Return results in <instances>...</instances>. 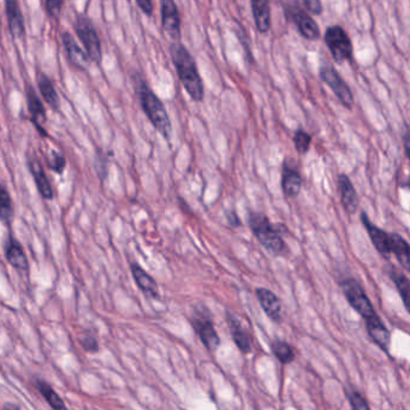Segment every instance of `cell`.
<instances>
[{"label": "cell", "instance_id": "obj_28", "mask_svg": "<svg viewBox=\"0 0 410 410\" xmlns=\"http://www.w3.org/2000/svg\"><path fill=\"white\" fill-rule=\"evenodd\" d=\"M37 390H39V392L42 393V397L45 398L46 402H47L53 409H65V408H66L64 402L62 401V398H60V397L55 393V390L51 388L50 385L45 383L44 380H37Z\"/></svg>", "mask_w": 410, "mask_h": 410}, {"label": "cell", "instance_id": "obj_24", "mask_svg": "<svg viewBox=\"0 0 410 410\" xmlns=\"http://www.w3.org/2000/svg\"><path fill=\"white\" fill-rule=\"evenodd\" d=\"M5 256L10 264L14 266L15 269L19 271H24L28 272L29 269V264H28V259L24 251H23L22 247L19 242L15 241L14 238H10L8 244H6V249H5Z\"/></svg>", "mask_w": 410, "mask_h": 410}, {"label": "cell", "instance_id": "obj_32", "mask_svg": "<svg viewBox=\"0 0 410 410\" xmlns=\"http://www.w3.org/2000/svg\"><path fill=\"white\" fill-rule=\"evenodd\" d=\"M47 164L52 171L57 173H62L64 171L65 166H66V160H65L64 155L60 154L58 152L52 151L48 155L47 159Z\"/></svg>", "mask_w": 410, "mask_h": 410}, {"label": "cell", "instance_id": "obj_8", "mask_svg": "<svg viewBox=\"0 0 410 410\" xmlns=\"http://www.w3.org/2000/svg\"><path fill=\"white\" fill-rule=\"evenodd\" d=\"M192 326L207 350L213 351L220 346V338L215 331L213 321L207 313L197 312L192 318Z\"/></svg>", "mask_w": 410, "mask_h": 410}, {"label": "cell", "instance_id": "obj_20", "mask_svg": "<svg viewBox=\"0 0 410 410\" xmlns=\"http://www.w3.org/2000/svg\"><path fill=\"white\" fill-rule=\"evenodd\" d=\"M282 189L287 197H296L302 189V177L296 168L284 163L282 172Z\"/></svg>", "mask_w": 410, "mask_h": 410}, {"label": "cell", "instance_id": "obj_13", "mask_svg": "<svg viewBox=\"0 0 410 410\" xmlns=\"http://www.w3.org/2000/svg\"><path fill=\"white\" fill-rule=\"evenodd\" d=\"M287 14L289 19L295 23L302 37L310 42H314L319 39V26L307 11L300 8H292V9H287Z\"/></svg>", "mask_w": 410, "mask_h": 410}, {"label": "cell", "instance_id": "obj_26", "mask_svg": "<svg viewBox=\"0 0 410 410\" xmlns=\"http://www.w3.org/2000/svg\"><path fill=\"white\" fill-rule=\"evenodd\" d=\"M389 274H390V278H391L392 282L395 283L397 290L401 295L402 301H403L406 310H409V301H408V298H409V279H408L406 274L402 272L401 269H397L396 266H393V265L390 266Z\"/></svg>", "mask_w": 410, "mask_h": 410}, {"label": "cell", "instance_id": "obj_14", "mask_svg": "<svg viewBox=\"0 0 410 410\" xmlns=\"http://www.w3.org/2000/svg\"><path fill=\"white\" fill-rule=\"evenodd\" d=\"M5 15L8 19L9 32L15 40H22L26 37V23L19 0H4Z\"/></svg>", "mask_w": 410, "mask_h": 410}, {"label": "cell", "instance_id": "obj_6", "mask_svg": "<svg viewBox=\"0 0 410 410\" xmlns=\"http://www.w3.org/2000/svg\"><path fill=\"white\" fill-rule=\"evenodd\" d=\"M325 42L336 63L351 60L354 55L353 42L341 26H331L325 32Z\"/></svg>", "mask_w": 410, "mask_h": 410}, {"label": "cell", "instance_id": "obj_17", "mask_svg": "<svg viewBox=\"0 0 410 410\" xmlns=\"http://www.w3.org/2000/svg\"><path fill=\"white\" fill-rule=\"evenodd\" d=\"M226 321H228L231 337H233V342L238 346V349L243 354L251 353V338H249V335L247 332L246 328H243V325L241 324V321H240L238 317L233 314L231 312H226Z\"/></svg>", "mask_w": 410, "mask_h": 410}, {"label": "cell", "instance_id": "obj_4", "mask_svg": "<svg viewBox=\"0 0 410 410\" xmlns=\"http://www.w3.org/2000/svg\"><path fill=\"white\" fill-rule=\"evenodd\" d=\"M73 28H75V33L78 35V40L82 44L83 48L86 51L89 60L94 64L101 65L102 47H101L100 37L98 34L96 24L93 23L91 17L87 16L86 14L76 15Z\"/></svg>", "mask_w": 410, "mask_h": 410}, {"label": "cell", "instance_id": "obj_27", "mask_svg": "<svg viewBox=\"0 0 410 410\" xmlns=\"http://www.w3.org/2000/svg\"><path fill=\"white\" fill-rule=\"evenodd\" d=\"M271 350L283 365H289L295 360V353L292 350V346L285 341L274 339V342L271 343Z\"/></svg>", "mask_w": 410, "mask_h": 410}, {"label": "cell", "instance_id": "obj_3", "mask_svg": "<svg viewBox=\"0 0 410 410\" xmlns=\"http://www.w3.org/2000/svg\"><path fill=\"white\" fill-rule=\"evenodd\" d=\"M249 226L261 246L271 254L284 256L287 253V244L279 233V229L276 228V225L271 223L266 215L259 212H251L249 215Z\"/></svg>", "mask_w": 410, "mask_h": 410}, {"label": "cell", "instance_id": "obj_5", "mask_svg": "<svg viewBox=\"0 0 410 410\" xmlns=\"http://www.w3.org/2000/svg\"><path fill=\"white\" fill-rule=\"evenodd\" d=\"M341 289L346 296V301L359 314L365 319H372L377 314L372 302L369 301L362 285L354 278L343 279L341 282Z\"/></svg>", "mask_w": 410, "mask_h": 410}, {"label": "cell", "instance_id": "obj_10", "mask_svg": "<svg viewBox=\"0 0 410 410\" xmlns=\"http://www.w3.org/2000/svg\"><path fill=\"white\" fill-rule=\"evenodd\" d=\"M26 102H27L28 112L30 114V122L34 124L37 132L42 134V136H48V134L44 128V124L47 122V112L45 106L37 94V89L32 84H27L26 87Z\"/></svg>", "mask_w": 410, "mask_h": 410}, {"label": "cell", "instance_id": "obj_37", "mask_svg": "<svg viewBox=\"0 0 410 410\" xmlns=\"http://www.w3.org/2000/svg\"><path fill=\"white\" fill-rule=\"evenodd\" d=\"M226 219H228V223L233 228H238V226L241 225V220L238 218V213L235 211H229V212H226Z\"/></svg>", "mask_w": 410, "mask_h": 410}, {"label": "cell", "instance_id": "obj_34", "mask_svg": "<svg viewBox=\"0 0 410 410\" xmlns=\"http://www.w3.org/2000/svg\"><path fill=\"white\" fill-rule=\"evenodd\" d=\"M303 4L305 10L312 15H320L323 12L321 0H303Z\"/></svg>", "mask_w": 410, "mask_h": 410}, {"label": "cell", "instance_id": "obj_1", "mask_svg": "<svg viewBox=\"0 0 410 410\" xmlns=\"http://www.w3.org/2000/svg\"><path fill=\"white\" fill-rule=\"evenodd\" d=\"M132 82L143 114H146L155 130L160 132L166 141H170L172 136V125L163 101L152 91L151 87L148 86L141 75L135 73L132 76Z\"/></svg>", "mask_w": 410, "mask_h": 410}, {"label": "cell", "instance_id": "obj_23", "mask_svg": "<svg viewBox=\"0 0 410 410\" xmlns=\"http://www.w3.org/2000/svg\"><path fill=\"white\" fill-rule=\"evenodd\" d=\"M29 170L33 175V178L35 181L37 189L42 194V197L46 200H51L53 197V192H52V187H51L50 181L46 176L45 170L42 168V163L37 159V158H32L29 160Z\"/></svg>", "mask_w": 410, "mask_h": 410}, {"label": "cell", "instance_id": "obj_30", "mask_svg": "<svg viewBox=\"0 0 410 410\" xmlns=\"http://www.w3.org/2000/svg\"><path fill=\"white\" fill-rule=\"evenodd\" d=\"M312 136L303 129H298L294 135V145L298 154H305L310 151Z\"/></svg>", "mask_w": 410, "mask_h": 410}, {"label": "cell", "instance_id": "obj_9", "mask_svg": "<svg viewBox=\"0 0 410 410\" xmlns=\"http://www.w3.org/2000/svg\"><path fill=\"white\" fill-rule=\"evenodd\" d=\"M161 26L173 42H181V16L175 0H160Z\"/></svg>", "mask_w": 410, "mask_h": 410}, {"label": "cell", "instance_id": "obj_35", "mask_svg": "<svg viewBox=\"0 0 410 410\" xmlns=\"http://www.w3.org/2000/svg\"><path fill=\"white\" fill-rule=\"evenodd\" d=\"M81 344L84 348V350L89 351V353H96L99 349L96 338L91 337V336H87L86 338L81 339Z\"/></svg>", "mask_w": 410, "mask_h": 410}, {"label": "cell", "instance_id": "obj_19", "mask_svg": "<svg viewBox=\"0 0 410 410\" xmlns=\"http://www.w3.org/2000/svg\"><path fill=\"white\" fill-rule=\"evenodd\" d=\"M338 187H339L341 200H342L344 210L350 215L355 213L357 208H359L360 201H359V196H357V193H356L353 183H351L350 178L348 177L344 173L339 175Z\"/></svg>", "mask_w": 410, "mask_h": 410}, {"label": "cell", "instance_id": "obj_21", "mask_svg": "<svg viewBox=\"0 0 410 410\" xmlns=\"http://www.w3.org/2000/svg\"><path fill=\"white\" fill-rule=\"evenodd\" d=\"M132 274L137 287L147 296L159 298V287L154 279L137 264L132 265Z\"/></svg>", "mask_w": 410, "mask_h": 410}, {"label": "cell", "instance_id": "obj_33", "mask_svg": "<svg viewBox=\"0 0 410 410\" xmlns=\"http://www.w3.org/2000/svg\"><path fill=\"white\" fill-rule=\"evenodd\" d=\"M64 0H45V9L51 19H60Z\"/></svg>", "mask_w": 410, "mask_h": 410}, {"label": "cell", "instance_id": "obj_31", "mask_svg": "<svg viewBox=\"0 0 410 410\" xmlns=\"http://www.w3.org/2000/svg\"><path fill=\"white\" fill-rule=\"evenodd\" d=\"M348 401L350 403L351 408L355 410H368V403L366 402L365 397L356 390H348L346 391Z\"/></svg>", "mask_w": 410, "mask_h": 410}, {"label": "cell", "instance_id": "obj_36", "mask_svg": "<svg viewBox=\"0 0 410 410\" xmlns=\"http://www.w3.org/2000/svg\"><path fill=\"white\" fill-rule=\"evenodd\" d=\"M135 1H136L139 9L141 10L142 12L146 15V16H152L153 15L154 6H153V1L152 0H135Z\"/></svg>", "mask_w": 410, "mask_h": 410}, {"label": "cell", "instance_id": "obj_15", "mask_svg": "<svg viewBox=\"0 0 410 410\" xmlns=\"http://www.w3.org/2000/svg\"><path fill=\"white\" fill-rule=\"evenodd\" d=\"M256 298L259 301L261 308L264 310L269 319L276 323H280L283 320L282 303L274 292L266 287H258L256 290Z\"/></svg>", "mask_w": 410, "mask_h": 410}, {"label": "cell", "instance_id": "obj_2", "mask_svg": "<svg viewBox=\"0 0 410 410\" xmlns=\"http://www.w3.org/2000/svg\"><path fill=\"white\" fill-rule=\"evenodd\" d=\"M170 55L177 71L179 81L194 101H202L205 96L204 82L201 80L197 65L190 52L181 42H173L170 46Z\"/></svg>", "mask_w": 410, "mask_h": 410}, {"label": "cell", "instance_id": "obj_12", "mask_svg": "<svg viewBox=\"0 0 410 410\" xmlns=\"http://www.w3.org/2000/svg\"><path fill=\"white\" fill-rule=\"evenodd\" d=\"M361 222L364 224L366 231L368 233L369 238H371V241L373 243V246L375 247V249H377L379 254L383 256L384 259H390L392 254L390 233L384 231L382 229L378 228L375 224L372 223L366 212L361 213Z\"/></svg>", "mask_w": 410, "mask_h": 410}, {"label": "cell", "instance_id": "obj_11", "mask_svg": "<svg viewBox=\"0 0 410 410\" xmlns=\"http://www.w3.org/2000/svg\"><path fill=\"white\" fill-rule=\"evenodd\" d=\"M60 37H62V44L64 47L65 55L70 66H73L78 71L87 73L91 66V60L88 58L86 51L82 50L81 46H78L70 33L63 32Z\"/></svg>", "mask_w": 410, "mask_h": 410}, {"label": "cell", "instance_id": "obj_22", "mask_svg": "<svg viewBox=\"0 0 410 410\" xmlns=\"http://www.w3.org/2000/svg\"><path fill=\"white\" fill-rule=\"evenodd\" d=\"M251 12L256 21V29L261 34L271 29V8L269 0H251Z\"/></svg>", "mask_w": 410, "mask_h": 410}, {"label": "cell", "instance_id": "obj_25", "mask_svg": "<svg viewBox=\"0 0 410 410\" xmlns=\"http://www.w3.org/2000/svg\"><path fill=\"white\" fill-rule=\"evenodd\" d=\"M391 238V253L395 254L402 269H410V248L408 242L398 233H390Z\"/></svg>", "mask_w": 410, "mask_h": 410}, {"label": "cell", "instance_id": "obj_7", "mask_svg": "<svg viewBox=\"0 0 410 410\" xmlns=\"http://www.w3.org/2000/svg\"><path fill=\"white\" fill-rule=\"evenodd\" d=\"M319 75L323 82L326 83L331 88V91L335 93V96H337L341 104L346 106V109H350L354 105V96L349 86L341 78V75L332 66L320 68Z\"/></svg>", "mask_w": 410, "mask_h": 410}, {"label": "cell", "instance_id": "obj_18", "mask_svg": "<svg viewBox=\"0 0 410 410\" xmlns=\"http://www.w3.org/2000/svg\"><path fill=\"white\" fill-rule=\"evenodd\" d=\"M366 328L371 339L373 341L377 346L389 354V348H390V332L388 328L385 326L383 320L379 318V315H375L372 319L366 321Z\"/></svg>", "mask_w": 410, "mask_h": 410}, {"label": "cell", "instance_id": "obj_38", "mask_svg": "<svg viewBox=\"0 0 410 410\" xmlns=\"http://www.w3.org/2000/svg\"><path fill=\"white\" fill-rule=\"evenodd\" d=\"M409 128L407 127L404 135H403V141H404V148H406V154H409Z\"/></svg>", "mask_w": 410, "mask_h": 410}, {"label": "cell", "instance_id": "obj_16", "mask_svg": "<svg viewBox=\"0 0 410 410\" xmlns=\"http://www.w3.org/2000/svg\"><path fill=\"white\" fill-rule=\"evenodd\" d=\"M35 78L37 89L40 91L42 99L53 112H58L60 109V99L52 80L45 73H42V70H37Z\"/></svg>", "mask_w": 410, "mask_h": 410}, {"label": "cell", "instance_id": "obj_29", "mask_svg": "<svg viewBox=\"0 0 410 410\" xmlns=\"http://www.w3.org/2000/svg\"><path fill=\"white\" fill-rule=\"evenodd\" d=\"M12 202L10 194L5 188H0V219L6 225H10L12 219Z\"/></svg>", "mask_w": 410, "mask_h": 410}]
</instances>
